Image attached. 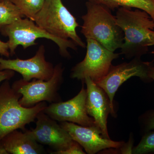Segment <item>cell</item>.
I'll return each instance as SVG.
<instances>
[{"label": "cell", "mask_w": 154, "mask_h": 154, "mask_svg": "<svg viewBox=\"0 0 154 154\" xmlns=\"http://www.w3.org/2000/svg\"><path fill=\"white\" fill-rule=\"evenodd\" d=\"M152 64L149 62L143 61L139 58H134L129 62L123 63L116 66L112 65L107 74L96 83L107 94L114 117L116 114L113 99L118 88L125 82L134 77H138L145 82H152L148 74L149 69Z\"/></svg>", "instance_id": "obj_8"}, {"label": "cell", "mask_w": 154, "mask_h": 154, "mask_svg": "<svg viewBox=\"0 0 154 154\" xmlns=\"http://www.w3.org/2000/svg\"><path fill=\"white\" fill-rule=\"evenodd\" d=\"M87 90L84 82L82 87L76 96L66 102L51 103L43 110L56 121L72 122L83 126L96 125L94 119L88 115L86 110Z\"/></svg>", "instance_id": "obj_10"}, {"label": "cell", "mask_w": 154, "mask_h": 154, "mask_svg": "<svg viewBox=\"0 0 154 154\" xmlns=\"http://www.w3.org/2000/svg\"><path fill=\"white\" fill-rule=\"evenodd\" d=\"M15 72L11 70H0V83L6 80H10L14 77Z\"/></svg>", "instance_id": "obj_22"}, {"label": "cell", "mask_w": 154, "mask_h": 154, "mask_svg": "<svg viewBox=\"0 0 154 154\" xmlns=\"http://www.w3.org/2000/svg\"><path fill=\"white\" fill-rule=\"evenodd\" d=\"M3 36L8 38L9 51L11 56L14 55L17 48L21 45L24 49L37 43L38 38H45L53 42L57 45L60 54L64 57L69 58V49L76 50L77 45L70 39H63L49 34L36 25L34 21L26 17L21 18L11 25L0 29Z\"/></svg>", "instance_id": "obj_5"}, {"label": "cell", "mask_w": 154, "mask_h": 154, "mask_svg": "<svg viewBox=\"0 0 154 154\" xmlns=\"http://www.w3.org/2000/svg\"><path fill=\"white\" fill-rule=\"evenodd\" d=\"M3 1V0H0V2H2V1Z\"/></svg>", "instance_id": "obj_26"}, {"label": "cell", "mask_w": 154, "mask_h": 154, "mask_svg": "<svg viewBox=\"0 0 154 154\" xmlns=\"http://www.w3.org/2000/svg\"><path fill=\"white\" fill-rule=\"evenodd\" d=\"M139 121L144 133L154 130V109L148 110L142 114Z\"/></svg>", "instance_id": "obj_19"}, {"label": "cell", "mask_w": 154, "mask_h": 154, "mask_svg": "<svg viewBox=\"0 0 154 154\" xmlns=\"http://www.w3.org/2000/svg\"><path fill=\"white\" fill-rule=\"evenodd\" d=\"M9 154L45 153L43 147L27 133L16 130L1 141Z\"/></svg>", "instance_id": "obj_14"}, {"label": "cell", "mask_w": 154, "mask_h": 154, "mask_svg": "<svg viewBox=\"0 0 154 154\" xmlns=\"http://www.w3.org/2000/svg\"><path fill=\"white\" fill-rule=\"evenodd\" d=\"M60 125L87 154H95L106 149H119L125 143L105 138L102 136V130L96 125L83 126L68 122H61Z\"/></svg>", "instance_id": "obj_12"}, {"label": "cell", "mask_w": 154, "mask_h": 154, "mask_svg": "<svg viewBox=\"0 0 154 154\" xmlns=\"http://www.w3.org/2000/svg\"><path fill=\"white\" fill-rule=\"evenodd\" d=\"M0 54L8 58L11 56L8 42H5L0 40Z\"/></svg>", "instance_id": "obj_23"}, {"label": "cell", "mask_w": 154, "mask_h": 154, "mask_svg": "<svg viewBox=\"0 0 154 154\" xmlns=\"http://www.w3.org/2000/svg\"><path fill=\"white\" fill-rule=\"evenodd\" d=\"M45 54V47L41 45L35 55L28 59H5L0 57V70L17 72L22 75L23 80L28 82L33 79L48 81L53 75L54 66L46 60Z\"/></svg>", "instance_id": "obj_11"}, {"label": "cell", "mask_w": 154, "mask_h": 154, "mask_svg": "<svg viewBox=\"0 0 154 154\" xmlns=\"http://www.w3.org/2000/svg\"><path fill=\"white\" fill-rule=\"evenodd\" d=\"M51 154H85V152L83 150L82 146L75 141L69 149L64 151L59 152H51Z\"/></svg>", "instance_id": "obj_20"}, {"label": "cell", "mask_w": 154, "mask_h": 154, "mask_svg": "<svg viewBox=\"0 0 154 154\" xmlns=\"http://www.w3.org/2000/svg\"><path fill=\"white\" fill-rule=\"evenodd\" d=\"M19 8L22 14L33 20L36 14L44 5L45 0H11Z\"/></svg>", "instance_id": "obj_17"}, {"label": "cell", "mask_w": 154, "mask_h": 154, "mask_svg": "<svg viewBox=\"0 0 154 154\" xmlns=\"http://www.w3.org/2000/svg\"><path fill=\"white\" fill-rule=\"evenodd\" d=\"M105 5L111 11L120 7L135 8L145 11L154 21V0H88Z\"/></svg>", "instance_id": "obj_15"}, {"label": "cell", "mask_w": 154, "mask_h": 154, "mask_svg": "<svg viewBox=\"0 0 154 154\" xmlns=\"http://www.w3.org/2000/svg\"><path fill=\"white\" fill-rule=\"evenodd\" d=\"M9 81L0 86V141L13 131H25V126L35 122L38 113L48 105L42 102L32 107H23L19 103L22 94L12 88Z\"/></svg>", "instance_id": "obj_3"}, {"label": "cell", "mask_w": 154, "mask_h": 154, "mask_svg": "<svg viewBox=\"0 0 154 154\" xmlns=\"http://www.w3.org/2000/svg\"><path fill=\"white\" fill-rule=\"evenodd\" d=\"M87 13L82 17L81 32L86 39H93L114 52L121 48L124 33L111 10L101 4L88 2Z\"/></svg>", "instance_id": "obj_2"}, {"label": "cell", "mask_w": 154, "mask_h": 154, "mask_svg": "<svg viewBox=\"0 0 154 154\" xmlns=\"http://www.w3.org/2000/svg\"><path fill=\"white\" fill-rule=\"evenodd\" d=\"M64 70L60 63L54 66L53 75L48 81L33 79L28 82L22 79L15 81L12 87L22 94L19 104L23 107H31L41 102L52 103L62 101L58 92L63 82Z\"/></svg>", "instance_id": "obj_6"}, {"label": "cell", "mask_w": 154, "mask_h": 154, "mask_svg": "<svg viewBox=\"0 0 154 154\" xmlns=\"http://www.w3.org/2000/svg\"><path fill=\"white\" fill-rule=\"evenodd\" d=\"M134 139L132 135L130 136V138L128 142L124 143L119 149L121 154H132L133 149Z\"/></svg>", "instance_id": "obj_21"}, {"label": "cell", "mask_w": 154, "mask_h": 154, "mask_svg": "<svg viewBox=\"0 0 154 154\" xmlns=\"http://www.w3.org/2000/svg\"><path fill=\"white\" fill-rule=\"evenodd\" d=\"M132 154H154V130L145 133L139 143L134 147Z\"/></svg>", "instance_id": "obj_18"}, {"label": "cell", "mask_w": 154, "mask_h": 154, "mask_svg": "<svg viewBox=\"0 0 154 154\" xmlns=\"http://www.w3.org/2000/svg\"><path fill=\"white\" fill-rule=\"evenodd\" d=\"M0 154H9L1 141H0Z\"/></svg>", "instance_id": "obj_25"}, {"label": "cell", "mask_w": 154, "mask_h": 154, "mask_svg": "<svg viewBox=\"0 0 154 154\" xmlns=\"http://www.w3.org/2000/svg\"><path fill=\"white\" fill-rule=\"evenodd\" d=\"M149 76L152 81H154V66L152 64L149 70Z\"/></svg>", "instance_id": "obj_24"}, {"label": "cell", "mask_w": 154, "mask_h": 154, "mask_svg": "<svg viewBox=\"0 0 154 154\" xmlns=\"http://www.w3.org/2000/svg\"><path fill=\"white\" fill-rule=\"evenodd\" d=\"M87 40V52L85 58L76 64L71 71L70 78L84 81L89 77L96 83L109 72L112 61L119 57L93 39Z\"/></svg>", "instance_id": "obj_7"}, {"label": "cell", "mask_w": 154, "mask_h": 154, "mask_svg": "<svg viewBox=\"0 0 154 154\" xmlns=\"http://www.w3.org/2000/svg\"><path fill=\"white\" fill-rule=\"evenodd\" d=\"M116 17L124 33L121 54L126 58H139L154 45V21L145 11L120 7Z\"/></svg>", "instance_id": "obj_1"}, {"label": "cell", "mask_w": 154, "mask_h": 154, "mask_svg": "<svg viewBox=\"0 0 154 154\" xmlns=\"http://www.w3.org/2000/svg\"><path fill=\"white\" fill-rule=\"evenodd\" d=\"M33 21L38 27L53 36L70 39L77 46L86 47L77 33L79 25L76 19L64 5L62 0H45Z\"/></svg>", "instance_id": "obj_4"}, {"label": "cell", "mask_w": 154, "mask_h": 154, "mask_svg": "<svg viewBox=\"0 0 154 154\" xmlns=\"http://www.w3.org/2000/svg\"><path fill=\"white\" fill-rule=\"evenodd\" d=\"M25 17L11 0L0 2V29Z\"/></svg>", "instance_id": "obj_16"}, {"label": "cell", "mask_w": 154, "mask_h": 154, "mask_svg": "<svg viewBox=\"0 0 154 154\" xmlns=\"http://www.w3.org/2000/svg\"><path fill=\"white\" fill-rule=\"evenodd\" d=\"M36 119L35 128L24 131L38 143L48 146L53 151L59 152L66 150L75 142L68 132L43 110Z\"/></svg>", "instance_id": "obj_9"}, {"label": "cell", "mask_w": 154, "mask_h": 154, "mask_svg": "<svg viewBox=\"0 0 154 154\" xmlns=\"http://www.w3.org/2000/svg\"><path fill=\"white\" fill-rule=\"evenodd\" d=\"M82 82L85 83L87 87V113L94 119L95 124L102 130L103 137L110 139L107 130V118L110 113L114 116L109 98L105 91L91 78L87 77Z\"/></svg>", "instance_id": "obj_13"}]
</instances>
